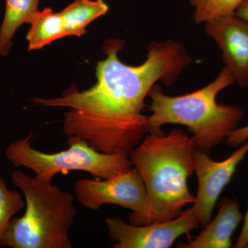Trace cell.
I'll return each mask as SVG.
<instances>
[{"instance_id": "obj_1", "label": "cell", "mask_w": 248, "mask_h": 248, "mask_svg": "<svg viewBox=\"0 0 248 248\" xmlns=\"http://www.w3.org/2000/svg\"><path fill=\"white\" fill-rule=\"evenodd\" d=\"M124 42H105V60L98 62L97 83L91 89H68L53 99L35 98V104L66 107L63 130L68 138L84 140L107 154L129 153L149 133L145 99L158 81L170 86L193 62L182 44L174 40L153 42L146 61L129 66L118 57Z\"/></svg>"}, {"instance_id": "obj_2", "label": "cell", "mask_w": 248, "mask_h": 248, "mask_svg": "<svg viewBox=\"0 0 248 248\" xmlns=\"http://www.w3.org/2000/svg\"><path fill=\"white\" fill-rule=\"evenodd\" d=\"M195 148L184 130L167 135L150 133L130 153L133 167L141 174L146 191V210L134 225L150 224L177 218L195 202L187 179L194 172Z\"/></svg>"}, {"instance_id": "obj_3", "label": "cell", "mask_w": 248, "mask_h": 248, "mask_svg": "<svg viewBox=\"0 0 248 248\" xmlns=\"http://www.w3.org/2000/svg\"><path fill=\"white\" fill-rule=\"evenodd\" d=\"M234 83L231 72L224 67L211 83L184 95H167L155 84L148 95L151 99L149 133H161L160 128L166 124L183 125L193 134L191 139L195 149L209 153L237 128L244 117L241 108L217 101L218 94Z\"/></svg>"}, {"instance_id": "obj_4", "label": "cell", "mask_w": 248, "mask_h": 248, "mask_svg": "<svg viewBox=\"0 0 248 248\" xmlns=\"http://www.w3.org/2000/svg\"><path fill=\"white\" fill-rule=\"evenodd\" d=\"M11 180L25 199L26 212L13 218L1 246L12 248H72L69 231L78 210L75 197L52 181L14 171Z\"/></svg>"}, {"instance_id": "obj_5", "label": "cell", "mask_w": 248, "mask_h": 248, "mask_svg": "<svg viewBox=\"0 0 248 248\" xmlns=\"http://www.w3.org/2000/svg\"><path fill=\"white\" fill-rule=\"evenodd\" d=\"M31 137L29 135L11 143L5 151V156L15 167L27 168L40 179L53 181L59 173L83 171L97 179H105L133 168L129 153H102L76 137L68 138V149L55 153L32 148Z\"/></svg>"}, {"instance_id": "obj_6", "label": "cell", "mask_w": 248, "mask_h": 248, "mask_svg": "<svg viewBox=\"0 0 248 248\" xmlns=\"http://www.w3.org/2000/svg\"><path fill=\"white\" fill-rule=\"evenodd\" d=\"M75 197L92 210L106 204L129 209L130 223L135 224L146 210V191L141 174L133 168L108 179H81L74 186Z\"/></svg>"}, {"instance_id": "obj_7", "label": "cell", "mask_w": 248, "mask_h": 248, "mask_svg": "<svg viewBox=\"0 0 248 248\" xmlns=\"http://www.w3.org/2000/svg\"><path fill=\"white\" fill-rule=\"evenodd\" d=\"M114 248H169L176 240L200 228V223L191 208L183 210L174 219L138 225L127 223L120 217L105 219Z\"/></svg>"}, {"instance_id": "obj_8", "label": "cell", "mask_w": 248, "mask_h": 248, "mask_svg": "<svg viewBox=\"0 0 248 248\" xmlns=\"http://www.w3.org/2000/svg\"><path fill=\"white\" fill-rule=\"evenodd\" d=\"M248 153V140L221 161H214L208 153L195 149L194 172L198 181V189L191 210L201 226L203 228L212 219L217 201Z\"/></svg>"}, {"instance_id": "obj_9", "label": "cell", "mask_w": 248, "mask_h": 248, "mask_svg": "<svg viewBox=\"0 0 248 248\" xmlns=\"http://www.w3.org/2000/svg\"><path fill=\"white\" fill-rule=\"evenodd\" d=\"M205 31L221 50L235 83L248 88V20L236 15L205 23Z\"/></svg>"}, {"instance_id": "obj_10", "label": "cell", "mask_w": 248, "mask_h": 248, "mask_svg": "<svg viewBox=\"0 0 248 248\" xmlns=\"http://www.w3.org/2000/svg\"><path fill=\"white\" fill-rule=\"evenodd\" d=\"M236 199L224 198L220 202L218 213L204 226L203 231L187 243H181V248H229L232 236L243 220Z\"/></svg>"}, {"instance_id": "obj_11", "label": "cell", "mask_w": 248, "mask_h": 248, "mask_svg": "<svg viewBox=\"0 0 248 248\" xmlns=\"http://www.w3.org/2000/svg\"><path fill=\"white\" fill-rule=\"evenodd\" d=\"M40 0H5L4 19L0 27V56L11 53L16 31L26 23L30 24L39 11Z\"/></svg>"}, {"instance_id": "obj_12", "label": "cell", "mask_w": 248, "mask_h": 248, "mask_svg": "<svg viewBox=\"0 0 248 248\" xmlns=\"http://www.w3.org/2000/svg\"><path fill=\"white\" fill-rule=\"evenodd\" d=\"M27 39L29 50H37L66 37L64 22L60 12H53L47 8L36 14L30 23Z\"/></svg>"}, {"instance_id": "obj_13", "label": "cell", "mask_w": 248, "mask_h": 248, "mask_svg": "<svg viewBox=\"0 0 248 248\" xmlns=\"http://www.w3.org/2000/svg\"><path fill=\"white\" fill-rule=\"evenodd\" d=\"M108 5L104 0H76L60 12L66 36L81 37L90 23L107 14Z\"/></svg>"}, {"instance_id": "obj_14", "label": "cell", "mask_w": 248, "mask_h": 248, "mask_svg": "<svg viewBox=\"0 0 248 248\" xmlns=\"http://www.w3.org/2000/svg\"><path fill=\"white\" fill-rule=\"evenodd\" d=\"M245 0H189L195 9L193 19L202 24L235 14Z\"/></svg>"}, {"instance_id": "obj_15", "label": "cell", "mask_w": 248, "mask_h": 248, "mask_svg": "<svg viewBox=\"0 0 248 248\" xmlns=\"http://www.w3.org/2000/svg\"><path fill=\"white\" fill-rule=\"evenodd\" d=\"M25 205L26 202L20 192L9 190L4 179L0 176V246L10 221Z\"/></svg>"}, {"instance_id": "obj_16", "label": "cell", "mask_w": 248, "mask_h": 248, "mask_svg": "<svg viewBox=\"0 0 248 248\" xmlns=\"http://www.w3.org/2000/svg\"><path fill=\"white\" fill-rule=\"evenodd\" d=\"M229 146L237 148L248 140V125L235 129L226 139Z\"/></svg>"}, {"instance_id": "obj_17", "label": "cell", "mask_w": 248, "mask_h": 248, "mask_svg": "<svg viewBox=\"0 0 248 248\" xmlns=\"http://www.w3.org/2000/svg\"><path fill=\"white\" fill-rule=\"evenodd\" d=\"M248 246V206L244 218V224L234 248H245Z\"/></svg>"}, {"instance_id": "obj_18", "label": "cell", "mask_w": 248, "mask_h": 248, "mask_svg": "<svg viewBox=\"0 0 248 248\" xmlns=\"http://www.w3.org/2000/svg\"><path fill=\"white\" fill-rule=\"evenodd\" d=\"M235 15L238 17L244 19L245 20H248V0H245L237 9H236Z\"/></svg>"}, {"instance_id": "obj_19", "label": "cell", "mask_w": 248, "mask_h": 248, "mask_svg": "<svg viewBox=\"0 0 248 248\" xmlns=\"http://www.w3.org/2000/svg\"><path fill=\"white\" fill-rule=\"evenodd\" d=\"M247 248H248V246H247Z\"/></svg>"}]
</instances>
